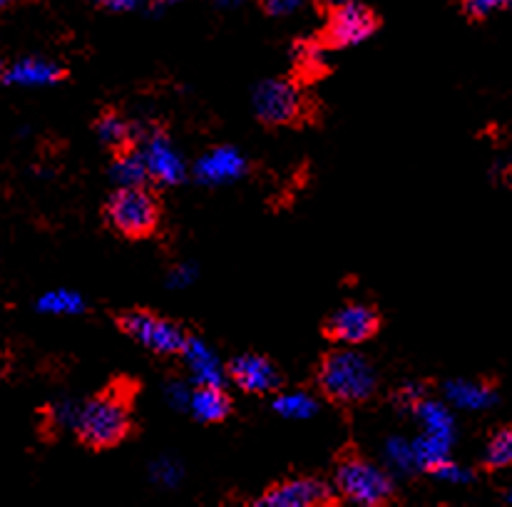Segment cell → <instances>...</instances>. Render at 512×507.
Returning a JSON list of instances; mask_svg holds the SVG:
<instances>
[{
	"mask_svg": "<svg viewBox=\"0 0 512 507\" xmlns=\"http://www.w3.org/2000/svg\"><path fill=\"white\" fill-rule=\"evenodd\" d=\"M510 500H512V495H510Z\"/></svg>",
	"mask_w": 512,
	"mask_h": 507,
	"instance_id": "cell-27",
	"label": "cell"
},
{
	"mask_svg": "<svg viewBox=\"0 0 512 507\" xmlns=\"http://www.w3.org/2000/svg\"><path fill=\"white\" fill-rule=\"evenodd\" d=\"M381 326L383 316L376 306L363 304V301H346L321 321V336L329 343L361 346V343L376 338Z\"/></svg>",
	"mask_w": 512,
	"mask_h": 507,
	"instance_id": "cell-9",
	"label": "cell"
},
{
	"mask_svg": "<svg viewBox=\"0 0 512 507\" xmlns=\"http://www.w3.org/2000/svg\"><path fill=\"white\" fill-rule=\"evenodd\" d=\"M334 488L341 500L356 505L386 507L401 500L391 475L371 463L356 443H343L334 455Z\"/></svg>",
	"mask_w": 512,
	"mask_h": 507,
	"instance_id": "cell-5",
	"label": "cell"
},
{
	"mask_svg": "<svg viewBox=\"0 0 512 507\" xmlns=\"http://www.w3.org/2000/svg\"><path fill=\"white\" fill-rule=\"evenodd\" d=\"M157 3H165L167 5V3H179V0H157Z\"/></svg>",
	"mask_w": 512,
	"mask_h": 507,
	"instance_id": "cell-25",
	"label": "cell"
},
{
	"mask_svg": "<svg viewBox=\"0 0 512 507\" xmlns=\"http://www.w3.org/2000/svg\"><path fill=\"white\" fill-rule=\"evenodd\" d=\"M224 371H227L229 381L242 388L247 396L264 398L271 396V393H279L281 386H284V376H281L279 366L269 356H261L256 351L234 356Z\"/></svg>",
	"mask_w": 512,
	"mask_h": 507,
	"instance_id": "cell-10",
	"label": "cell"
},
{
	"mask_svg": "<svg viewBox=\"0 0 512 507\" xmlns=\"http://www.w3.org/2000/svg\"><path fill=\"white\" fill-rule=\"evenodd\" d=\"M92 3L102 10H115V13H120V10L135 8L137 0H92Z\"/></svg>",
	"mask_w": 512,
	"mask_h": 507,
	"instance_id": "cell-22",
	"label": "cell"
},
{
	"mask_svg": "<svg viewBox=\"0 0 512 507\" xmlns=\"http://www.w3.org/2000/svg\"><path fill=\"white\" fill-rule=\"evenodd\" d=\"M304 0H256L259 10L269 18H281V15H291Z\"/></svg>",
	"mask_w": 512,
	"mask_h": 507,
	"instance_id": "cell-21",
	"label": "cell"
},
{
	"mask_svg": "<svg viewBox=\"0 0 512 507\" xmlns=\"http://www.w3.org/2000/svg\"><path fill=\"white\" fill-rule=\"evenodd\" d=\"M102 219L120 239L147 242L160 232L162 199L152 182L120 184L102 204Z\"/></svg>",
	"mask_w": 512,
	"mask_h": 507,
	"instance_id": "cell-4",
	"label": "cell"
},
{
	"mask_svg": "<svg viewBox=\"0 0 512 507\" xmlns=\"http://www.w3.org/2000/svg\"><path fill=\"white\" fill-rule=\"evenodd\" d=\"M92 130L97 132V137L105 145V150L110 152L112 160L135 155V152L142 150L140 130L117 107H102L100 115L92 122Z\"/></svg>",
	"mask_w": 512,
	"mask_h": 507,
	"instance_id": "cell-11",
	"label": "cell"
},
{
	"mask_svg": "<svg viewBox=\"0 0 512 507\" xmlns=\"http://www.w3.org/2000/svg\"><path fill=\"white\" fill-rule=\"evenodd\" d=\"M276 411L284 413V416H311L314 413V403L306 396H284L276 401Z\"/></svg>",
	"mask_w": 512,
	"mask_h": 507,
	"instance_id": "cell-20",
	"label": "cell"
},
{
	"mask_svg": "<svg viewBox=\"0 0 512 507\" xmlns=\"http://www.w3.org/2000/svg\"><path fill=\"white\" fill-rule=\"evenodd\" d=\"M319 13L324 25L314 38L326 53L363 43L381 28V15L371 5L358 3V0H339V3L326 5Z\"/></svg>",
	"mask_w": 512,
	"mask_h": 507,
	"instance_id": "cell-7",
	"label": "cell"
},
{
	"mask_svg": "<svg viewBox=\"0 0 512 507\" xmlns=\"http://www.w3.org/2000/svg\"><path fill=\"white\" fill-rule=\"evenodd\" d=\"M254 115L266 130H304L319 125L321 102L291 75L271 78L256 87Z\"/></svg>",
	"mask_w": 512,
	"mask_h": 507,
	"instance_id": "cell-3",
	"label": "cell"
},
{
	"mask_svg": "<svg viewBox=\"0 0 512 507\" xmlns=\"http://www.w3.org/2000/svg\"><path fill=\"white\" fill-rule=\"evenodd\" d=\"M343 503L334 483L319 475H286L276 480L254 500L269 507H334Z\"/></svg>",
	"mask_w": 512,
	"mask_h": 507,
	"instance_id": "cell-8",
	"label": "cell"
},
{
	"mask_svg": "<svg viewBox=\"0 0 512 507\" xmlns=\"http://www.w3.org/2000/svg\"><path fill=\"white\" fill-rule=\"evenodd\" d=\"M331 75V65L326 63V50L316 43V38L296 40L291 45V78L299 85L311 87Z\"/></svg>",
	"mask_w": 512,
	"mask_h": 507,
	"instance_id": "cell-13",
	"label": "cell"
},
{
	"mask_svg": "<svg viewBox=\"0 0 512 507\" xmlns=\"http://www.w3.org/2000/svg\"><path fill=\"white\" fill-rule=\"evenodd\" d=\"M498 10H512V0H460V13L468 23H483Z\"/></svg>",
	"mask_w": 512,
	"mask_h": 507,
	"instance_id": "cell-19",
	"label": "cell"
},
{
	"mask_svg": "<svg viewBox=\"0 0 512 507\" xmlns=\"http://www.w3.org/2000/svg\"><path fill=\"white\" fill-rule=\"evenodd\" d=\"M147 150L142 152L147 162V172H150L152 184H179L184 179V167L172 152L170 142L162 127L147 132L145 140Z\"/></svg>",
	"mask_w": 512,
	"mask_h": 507,
	"instance_id": "cell-12",
	"label": "cell"
},
{
	"mask_svg": "<svg viewBox=\"0 0 512 507\" xmlns=\"http://www.w3.org/2000/svg\"><path fill=\"white\" fill-rule=\"evenodd\" d=\"M140 383L130 376H115L90 396L75 416V438L90 453L120 448L135 433V401Z\"/></svg>",
	"mask_w": 512,
	"mask_h": 507,
	"instance_id": "cell-1",
	"label": "cell"
},
{
	"mask_svg": "<svg viewBox=\"0 0 512 507\" xmlns=\"http://www.w3.org/2000/svg\"><path fill=\"white\" fill-rule=\"evenodd\" d=\"M331 3H339V0H314V8L324 10L326 5H331Z\"/></svg>",
	"mask_w": 512,
	"mask_h": 507,
	"instance_id": "cell-23",
	"label": "cell"
},
{
	"mask_svg": "<svg viewBox=\"0 0 512 507\" xmlns=\"http://www.w3.org/2000/svg\"><path fill=\"white\" fill-rule=\"evenodd\" d=\"M512 468V423L495 430L488 440V450L483 458L485 473H498V470Z\"/></svg>",
	"mask_w": 512,
	"mask_h": 507,
	"instance_id": "cell-16",
	"label": "cell"
},
{
	"mask_svg": "<svg viewBox=\"0 0 512 507\" xmlns=\"http://www.w3.org/2000/svg\"><path fill=\"white\" fill-rule=\"evenodd\" d=\"M0 75H3V65H0Z\"/></svg>",
	"mask_w": 512,
	"mask_h": 507,
	"instance_id": "cell-26",
	"label": "cell"
},
{
	"mask_svg": "<svg viewBox=\"0 0 512 507\" xmlns=\"http://www.w3.org/2000/svg\"><path fill=\"white\" fill-rule=\"evenodd\" d=\"M38 309L45 314H75L83 311V299L73 291H50L38 301Z\"/></svg>",
	"mask_w": 512,
	"mask_h": 507,
	"instance_id": "cell-18",
	"label": "cell"
},
{
	"mask_svg": "<svg viewBox=\"0 0 512 507\" xmlns=\"http://www.w3.org/2000/svg\"><path fill=\"white\" fill-rule=\"evenodd\" d=\"M112 321L120 329V334L132 338V341L140 343L142 348H147V351L160 358L184 356L189 341H192L187 326L170 319V316L157 314L155 309H147V306H132V309L117 311Z\"/></svg>",
	"mask_w": 512,
	"mask_h": 507,
	"instance_id": "cell-6",
	"label": "cell"
},
{
	"mask_svg": "<svg viewBox=\"0 0 512 507\" xmlns=\"http://www.w3.org/2000/svg\"><path fill=\"white\" fill-rule=\"evenodd\" d=\"M314 386L324 401L339 408H356L378 393L373 363L351 348H331L314 368Z\"/></svg>",
	"mask_w": 512,
	"mask_h": 507,
	"instance_id": "cell-2",
	"label": "cell"
},
{
	"mask_svg": "<svg viewBox=\"0 0 512 507\" xmlns=\"http://www.w3.org/2000/svg\"><path fill=\"white\" fill-rule=\"evenodd\" d=\"M65 78H68V70L40 58L18 60V63H13L10 68H3V75H0V80H3L5 85H18V87L55 85V83H63Z\"/></svg>",
	"mask_w": 512,
	"mask_h": 507,
	"instance_id": "cell-14",
	"label": "cell"
},
{
	"mask_svg": "<svg viewBox=\"0 0 512 507\" xmlns=\"http://www.w3.org/2000/svg\"><path fill=\"white\" fill-rule=\"evenodd\" d=\"M234 411V401L217 381H202L192 393V413L199 423H224Z\"/></svg>",
	"mask_w": 512,
	"mask_h": 507,
	"instance_id": "cell-15",
	"label": "cell"
},
{
	"mask_svg": "<svg viewBox=\"0 0 512 507\" xmlns=\"http://www.w3.org/2000/svg\"><path fill=\"white\" fill-rule=\"evenodd\" d=\"M244 160L234 150H219L214 155H209L207 160H202L199 165V174L209 182H222V179H232L237 174H242Z\"/></svg>",
	"mask_w": 512,
	"mask_h": 507,
	"instance_id": "cell-17",
	"label": "cell"
},
{
	"mask_svg": "<svg viewBox=\"0 0 512 507\" xmlns=\"http://www.w3.org/2000/svg\"><path fill=\"white\" fill-rule=\"evenodd\" d=\"M10 3H15V0H0V8H8Z\"/></svg>",
	"mask_w": 512,
	"mask_h": 507,
	"instance_id": "cell-24",
	"label": "cell"
}]
</instances>
